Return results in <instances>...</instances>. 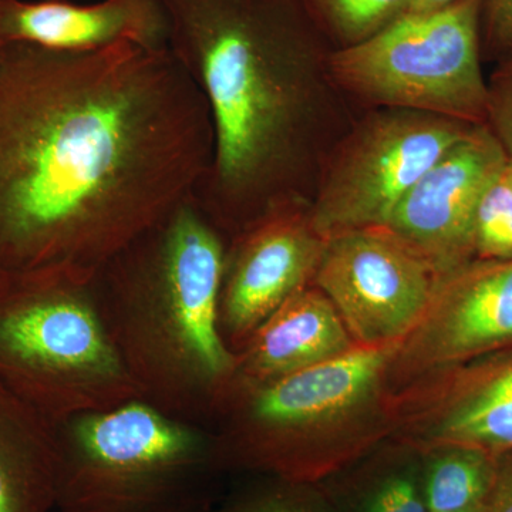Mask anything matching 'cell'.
<instances>
[{
    "label": "cell",
    "mask_w": 512,
    "mask_h": 512,
    "mask_svg": "<svg viewBox=\"0 0 512 512\" xmlns=\"http://www.w3.org/2000/svg\"><path fill=\"white\" fill-rule=\"evenodd\" d=\"M423 490L429 512L478 507L493 481L495 456L477 448L450 446L429 451Z\"/></svg>",
    "instance_id": "obj_18"
},
{
    "label": "cell",
    "mask_w": 512,
    "mask_h": 512,
    "mask_svg": "<svg viewBox=\"0 0 512 512\" xmlns=\"http://www.w3.org/2000/svg\"><path fill=\"white\" fill-rule=\"evenodd\" d=\"M168 49L200 92L212 158L194 192L231 238L301 198L316 76L291 0H160Z\"/></svg>",
    "instance_id": "obj_2"
},
{
    "label": "cell",
    "mask_w": 512,
    "mask_h": 512,
    "mask_svg": "<svg viewBox=\"0 0 512 512\" xmlns=\"http://www.w3.org/2000/svg\"><path fill=\"white\" fill-rule=\"evenodd\" d=\"M454 2L456 0H407L406 13L433 12V10L446 8Z\"/></svg>",
    "instance_id": "obj_25"
},
{
    "label": "cell",
    "mask_w": 512,
    "mask_h": 512,
    "mask_svg": "<svg viewBox=\"0 0 512 512\" xmlns=\"http://www.w3.org/2000/svg\"><path fill=\"white\" fill-rule=\"evenodd\" d=\"M473 127L417 111L376 114L333 158L309 208L313 228L328 239L383 227L407 192Z\"/></svg>",
    "instance_id": "obj_8"
},
{
    "label": "cell",
    "mask_w": 512,
    "mask_h": 512,
    "mask_svg": "<svg viewBox=\"0 0 512 512\" xmlns=\"http://www.w3.org/2000/svg\"><path fill=\"white\" fill-rule=\"evenodd\" d=\"M0 275H2V272H0Z\"/></svg>",
    "instance_id": "obj_28"
},
{
    "label": "cell",
    "mask_w": 512,
    "mask_h": 512,
    "mask_svg": "<svg viewBox=\"0 0 512 512\" xmlns=\"http://www.w3.org/2000/svg\"><path fill=\"white\" fill-rule=\"evenodd\" d=\"M325 244L301 198L268 208L228 238L218 322L235 356L272 313L312 284Z\"/></svg>",
    "instance_id": "obj_10"
},
{
    "label": "cell",
    "mask_w": 512,
    "mask_h": 512,
    "mask_svg": "<svg viewBox=\"0 0 512 512\" xmlns=\"http://www.w3.org/2000/svg\"><path fill=\"white\" fill-rule=\"evenodd\" d=\"M510 348L512 258H474L440 276L423 318L394 348L386 376L420 379Z\"/></svg>",
    "instance_id": "obj_11"
},
{
    "label": "cell",
    "mask_w": 512,
    "mask_h": 512,
    "mask_svg": "<svg viewBox=\"0 0 512 512\" xmlns=\"http://www.w3.org/2000/svg\"><path fill=\"white\" fill-rule=\"evenodd\" d=\"M485 126L490 128L508 160L512 161V55L504 59L488 82Z\"/></svg>",
    "instance_id": "obj_21"
},
{
    "label": "cell",
    "mask_w": 512,
    "mask_h": 512,
    "mask_svg": "<svg viewBox=\"0 0 512 512\" xmlns=\"http://www.w3.org/2000/svg\"><path fill=\"white\" fill-rule=\"evenodd\" d=\"M271 478L232 498L222 512H336L312 483Z\"/></svg>",
    "instance_id": "obj_20"
},
{
    "label": "cell",
    "mask_w": 512,
    "mask_h": 512,
    "mask_svg": "<svg viewBox=\"0 0 512 512\" xmlns=\"http://www.w3.org/2000/svg\"><path fill=\"white\" fill-rule=\"evenodd\" d=\"M396 345H356L345 355L269 380L234 386L211 426L222 470L315 483L312 433L376 393Z\"/></svg>",
    "instance_id": "obj_6"
},
{
    "label": "cell",
    "mask_w": 512,
    "mask_h": 512,
    "mask_svg": "<svg viewBox=\"0 0 512 512\" xmlns=\"http://www.w3.org/2000/svg\"><path fill=\"white\" fill-rule=\"evenodd\" d=\"M56 423L0 382V512L56 510Z\"/></svg>",
    "instance_id": "obj_16"
},
{
    "label": "cell",
    "mask_w": 512,
    "mask_h": 512,
    "mask_svg": "<svg viewBox=\"0 0 512 512\" xmlns=\"http://www.w3.org/2000/svg\"><path fill=\"white\" fill-rule=\"evenodd\" d=\"M406 3L407 0H332L339 22L355 35H367Z\"/></svg>",
    "instance_id": "obj_22"
},
{
    "label": "cell",
    "mask_w": 512,
    "mask_h": 512,
    "mask_svg": "<svg viewBox=\"0 0 512 512\" xmlns=\"http://www.w3.org/2000/svg\"><path fill=\"white\" fill-rule=\"evenodd\" d=\"M457 512H478V507L470 508V510L457 511Z\"/></svg>",
    "instance_id": "obj_27"
},
{
    "label": "cell",
    "mask_w": 512,
    "mask_h": 512,
    "mask_svg": "<svg viewBox=\"0 0 512 512\" xmlns=\"http://www.w3.org/2000/svg\"><path fill=\"white\" fill-rule=\"evenodd\" d=\"M440 275L387 227L326 239L312 284L328 296L355 345L392 346L429 308Z\"/></svg>",
    "instance_id": "obj_9"
},
{
    "label": "cell",
    "mask_w": 512,
    "mask_h": 512,
    "mask_svg": "<svg viewBox=\"0 0 512 512\" xmlns=\"http://www.w3.org/2000/svg\"><path fill=\"white\" fill-rule=\"evenodd\" d=\"M508 163L485 124L450 148L397 205L387 227L416 248L439 275L474 259L478 202Z\"/></svg>",
    "instance_id": "obj_12"
},
{
    "label": "cell",
    "mask_w": 512,
    "mask_h": 512,
    "mask_svg": "<svg viewBox=\"0 0 512 512\" xmlns=\"http://www.w3.org/2000/svg\"><path fill=\"white\" fill-rule=\"evenodd\" d=\"M60 512H207L211 429L141 399L56 423Z\"/></svg>",
    "instance_id": "obj_5"
},
{
    "label": "cell",
    "mask_w": 512,
    "mask_h": 512,
    "mask_svg": "<svg viewBox=\"0 0 512 512\" xmlns=\"http://www.w3.org/2000/svg\"><path fill=\"white\" fill-rule=\"evenodd\" d=\"M483 3L456 0L433 12L404 13L330 57V73L343 89L386 109L485 124L488 82L478 40Z\"/></svg>",
    "instance_id": "obj_7"
},
{
    "label": "cell",
    "mask_w": 512,
    "mask_h": 512,
    "mask_svg": "<svg viewBox=\"0 0 512 512\" xmlns=\"http://www.w3.org/2000/svg\"><path fill=\"white\" fill-rule=\"evenodd\" d=\"M211 158L207 106L168 47H0V272L94 271Z\"/></svg>",
    "instance_id": "obj_1"
},
{
    "label": "cell",
    "mask_w": 512,
    "mask_h": 512,
    "mask_svg": "<svg viewBox=\"0 0 512 512\" xmlns=\"http://www.w3.org/2000/svg\"><path fill=\"white\" fill-rule=\"evenodd\" d=\"M355 346L333 303L311 284L272 313L238 353L231 389L291 375Z\"/></svg>",
    "instance_id": "obj_15"
},
{
    "label": "cell",
    "mask_w": 512,
    "mask_h": 512,
    "mask_svg": "<svg viewBox=\"0 0 512 512\" xmlns=\"http://www.w3.org/2000/svg\"><path fill=\"white\" fill-rule=\"evenodd\" d=\"M404 430L420 450H512V348L416 379L402 400Z\"/></svg>",
    "instance_id": "obj_13"
},
{
    "label": "cell",
    "mask_w": 512,
    "mask_h": 512,
    "mask_svg": "<svg viewBox=\"0 0 512 512\" xmlns=\"http://www.w3.org/2000/svg\"><path fill=\"white\" fill-rule=\"evenodd\" d=\"M505 177H507L508 183H510L512 187V161L508 160L507 165H505L504 170Z\"/></svg>",
    "instance_id": "obj_26"
},
{
    "label": "cell",
    "mask_w": 512,
    "mask_h": 512,
    "mask_svg": "<svg viewBox=\"0 0 512 512\" xmlns=\"http://www.w3.org/2000/svg\"><path fill=\"white\" fill-rule=\"evenodd\" d=\"M133 43L168 47V20L160 0H0V47L32 45L64 52H92Z\"/></svg>",
    "instance_id": "obj_14"
},
{
    "label": "cell",
    "mask_w": 512,
    "mask_h": 512,
    "mask_svg": "<svg viewBox=\"0 0 512 512\" xmlns=\"http://www.w3.org/2000/svg\"><path fill=\"white\" fill-rule=\"evenodd\" d=\"M227 238L194 194L94 271L107 332L138 399L211 429L234 382L218 301Z\"/></svg>",
    "instance_id": "obj_3"
},
{
    "label": "cell",
    "mask_w": 512,
    "mask_h": 512,
    "mask_svg": "<svg viewBox=\"0 0 512 512\" xmlns=\"http://www.w3.org/2000/svg\"><path fill=\"white\" fill-rule=\"evenodd\" d=\"M478 512H512V450L495 456L493 481Z\"/></svg>",
    "instance_id": "obj_24"
},
{
    "label": "cell",
    "mask_w": 512,
    "mask_h": 512,
    "mask_svg": "<svg viewBox=\"0 0 512 512\" xmlns=\"http://www.w3.org/2000/svg\"><path fill=\"white\" fill-rule=\"evenodd\" d=\"M485 40L494 55H512V0H484Z\"/></svg>",
    "instance_id": "obj_23"
},
{
    "label": "cell",
    "mask_w": 512,
    "mask_h": 512,
    "mask_svg": "<svg viewBox=\"0 0 512 512\" xmlns=\"http://www.w3.org/2000/svg\"><path fill=\"white\" fill-rule=\"evenodd\" d=\"M328 497L336 512H429L423 466L413 457L373 464Z\"/></svg>",
    "instance_id": "obj_17"
},
{
    "label": "cell",
    "mask_w": 512,
    "mask_h": 512,
    "mask_svg": "<svg viewBox=\"0 0 512 512\" xmlns=\"http://www.w3.org/2000/svg\"><path fill=\"white\" fill-rule=\"evenodd\" d=\"M94 271L0 275V382L53 423L138 399L101 318Z\"/></svg>",
    "instance_id": "obj_4"
},
{
    "label": "cell",
    "mask_w": 512,
    "mask_h": 512,
    "mask_svg": "<svg viewBox=\"0 0 512 512\" xmlns=\"http://www.w3.org/2000/svg\"><path fill=\"white\" fill-rule=\"evenodd\" d=\"M473 244L474 258H512V187L504 171L495 178L478 202L474 215Z\"/></svg>",
    "instance_id": "obj_19"
}]
</instances>
